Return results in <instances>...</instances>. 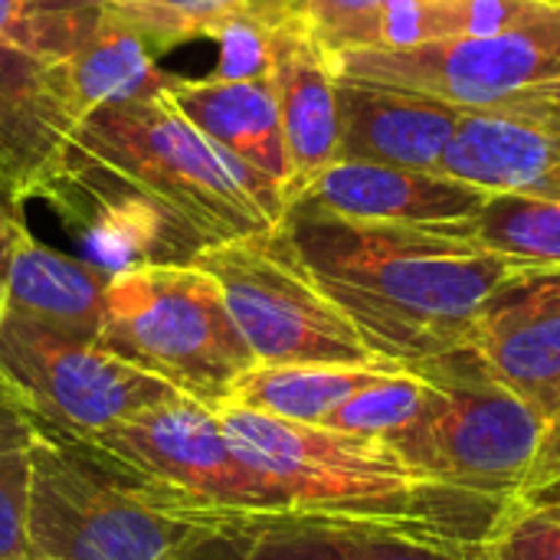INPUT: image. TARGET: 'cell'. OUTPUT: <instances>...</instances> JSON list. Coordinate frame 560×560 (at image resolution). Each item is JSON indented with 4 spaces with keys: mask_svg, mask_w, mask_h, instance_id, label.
Here are the masks:
<instances>
[{
    "mask_svg": "<svg viewBox=\"0 0 560 560\" xmlns=\"http://www.w3.org/2000/svg\"><path fill=\"white\" fill-rule=\"evenodd\" d=\"M282 230L364 345L400 371L466 345L486 299L518 269L463 230L348 220L308 200L289 203Z\"/></svg>",
    "mask_w": 560,
    "mask_h": 560,
    "instance_id": "cell-1",
    "label": "cell"
},
{
    "mask_svg": "<svg viewBox=\"0 0 560 560\" xmlns=\"http://www.w3.org/2000/svg\"><path fill=\"white\" fill-rule=\"evenodd\" d=\"M217 417L233 450L269 482L272 515L371 522L456 551H479L512 502L430 479L377 440L236 404L220 407Z\"/></svg>",
    "mask_w": 560,
    "mask_h": 560,
    "instance_id": "cell-2",
    "label": "cell"
},
{
    "mask_svg": "<svg viewBox=\"0 0 560 560\" xmlns=\"http://www.w3.org/2000/svg\"><path fill=\"white\" fill-rule=\"evenodd\" d=\"M240 522L36 420L26 492L33 560H180Z\"/></svg>",
    "mask_w": 560,
    "mask_h": 560,
    "instance_id": "cell-3",
    "label": "cell"
},
{
    "mask_svg": "<svg viewBox=\"0 0 560 560\" xmlns=\"http://www.w3.org/2000/svg\"><path fill=\"white\" fill-rule=\"evenodd\" d=\"M72 148L158 197L207 246L282 226V187L217 148L167 92L95 108L75 125Z\"/></svg>",
    "mask_w": 560,
    "mask_h": 560,
    "instance_id": "cell-4",
    "label": "cell"
},
{
    "mask_svg": "<svg viewBox=\"0 0 560 560\" xmlns=\"http://www.w3.org/2000/svg\"><path fill=\"white\" fill-rule=\"evenodd\" d=\"M98 345L177 394L220 410L256 368L217 279L194 266H135L105 289Z\"/></svg>",
    "mask_w": 560,
    "mask_h": 560,
    "instance_id": "cell-5",
    "label": "cell"
},
{
    "mask_svg": "<svg viewBox=\"0 0 560 560\" xmlns=\"http://www.w3.org/2000/svg\"><path fill=\"white\" fill-rule=\"evenodd\" d=\"M427 397L390 450L430 479L515 499L545 436V417L505 387L466 341L417 368Z\"/></svg>",
    "mask_w": 560,
    "mask_h": 560,
    "instance_id": "cell-6",
    "label": "cell"
},
{
    "mask_svg": "<svg viewBox=\"0 0 560 560\" xmlns=\"http://www.w3.org/2000/svg\"><path fill=\"white\" fill-rule=\"evenodd\" d=\"M194 266L217 279L256 364L390 368L318 289L282 226L213 243L197 253Z\"/></svg>",
    "mask_w": 560,
    "mask_h": 560,
    "instance_id": "cell-7",
    "label": "cell"
},
{
    "mask_svg": "<svg viewBox=\"0 0 560 560\" xmlns=\"http://www.w3.org/2000/svg\"><path fill=\"white\" fill-rule=\"evenodd\" d=\"M331 66L341 79L423 92L466 112H495L560 72V3L502 33L443 36L400 49H348L331 56Z\"/></svg>",
    "mask_w": 560,
    "mask_h": 560,
    "instance_id": "cell-8",
    "label": "cell"
},
{
    "mask_svg": "<svg viewBox=\"0 0 560 560\" xmlns=\"http://www.w3.org/2000/svg\"><path fill=\"white\" fill-rule=\"evenodd\" d=\"M0 377L52 433L95 440L177 390L98 341L0 322Z\"/></svg>",
    "mask_w": 560,
    "mask_h": 560,
    "instance_id": "cell-9",
    "label": "cell"
},
{
    "mask_svg": "<svg viewBox=\"0 0 560 560\" xmlns=\"http://www.w3.org/2000/svg\"><path fill=\"white\" fill-rule=\"evenodd\" d=\"M89 443L102 446L158 486L230 518L276 512L269 482L233 450L217 410L184 394L141 410Z\"/></svg>",
    "mask_w": 560,
    "mask_h": 560,
    "instance_id": "cell-10",
    "label": "cell"
},
{
    "mask_svg": "<svg viewBox=\"0 0 560 560\" xmlns=\"http://www.w3.org/2000/svg\"><path fill=\"white\" fill-rule=\"evenodd\" d=\"M79 233L85 262L115 276L135 266L194 262L207 240L158 197L69 148L62 171L39 194Z\"/></svg>",
    "mask_w": 560,
    "mask_h": 560,
    "instance_id": "cell-11",
    "label": "cell"
},
{
    "mask_svg": "<svg viewBox=\"0 0 560 560\" xmlns=\"http://www.w3.org/2000/svg\"><path fill=\"white\" fill-rule=\"evenodd\" d=\"M469 345L545 423L560 404V266H518L486 299Z\"/></svg>",
    "mask_w": 560,
    "mask_h": 560,
    "instance_id": "cell-12",
    "label": "cell"
},
{
    "mask_svg": "<svg viewBox=\"0 0 560 560\" xmlns=\"http://www.w3.org/2000/svg\"><path fill=\"white\" fill-rule=\"evenodd\" d=\"M295 200L318 203L348 220L463 230L489 200V190L443 171L335 161Z\"/></svg>",
    "mask_w": 560,
    "mask_h": 560,
    "instance_id": "cell-13",
    "label": "cell"
},
{
    "mask_svg": "<svg viewBox=\"0 0 560 560\" xmlns=\"http://www.w3.org/2000/svg\"><path fill=\"white\" fill-rule=\"evenodd\" d=\"M463 118L443 98L338 75V161L440 171Z\"/></svg>",
    "mask_w": 560,
    "mask_h": 560,
    "instance_id": "cell-14",
    "label": "cell"
},
{
    "mask_svg": "<svg viewBox=\"0 0 560 560\" xmlns=\"http://www.w3.org/2000/svg\"><path fill=\"white\" fill-rule=\"evenodd\" d=\"M269 85L276 92L285 154L289 187L285 203L338 161V72L331 56L308 33L302 16H289L272 30V69ZM289 210V207H285Z\"/></svg>",
    "mask_w": 560,
    "mask_h": 560,
    "instance_id": "cell-15",
    "label": "cell"
},
{
    "mask_svg": "<svg viewBox=\"0 0 560 560\" xmlns=\"http://www.w3.org/2000/svg\"><path fill=\"white\" fill-rule=\"evenodd\" d=\"M440 171L489 194L560 200V121L512 112H466Z\"/></svg>",
    "mask_w": 560,
    "mask_h": 560,
    "instance_id": "cell-16",
    "label": "cell"
},
{
    "mask_svg": "<svg viewBox=\"0 0 560 560\" xmlns=\"http://www.w3.org/2000/svg\"><path fill=\"white\" fill-rule=\"evenodd\" d=\"M75 121L49 89L46 62L0 39V177L23 200L62 171Z\"/></svg>",
    "mask_w": 560,
    "mask_h": 560,
    "instance_id": "cell-17",
    "label": "cell"
},
{
    "mask_svg": "<svg viewBox=\"0 0 560 560\" xmlns=\"http://www.w3.org/2000/svg\"><path fill=\"white\" fill-rule=\"evenodd\" d=\"M180 115L197 125L217 148L276 180L285 194L292 167L285 154L279 105L269 79H184L164 85ZM289 207V203H285Z\"/></svg>",
    "mask_w": 560,
    "mask_h": 560,
    "instance_id": "cell-18",
    "label": "cell"
},
{
    "mask_svg": "<svg viewBox=\"0 0 560 560\" xmlns=\"http://www.w3.org/2000/svg\"><path fill=\"white\" fill-rule=\"evenodd\" d=\"M108 279L92 262L49 249L26 233L10 262L0 322L10 318L62 338L98 341Z\"/></svg>",
    "mask_w": 560,
    "mask_h": 560,
    "instance_id": "cell-19",
    "label": "cell"
},
{
    "mask_svg": "<svg viewBox=\"0 0 560 560\" xmlns=\"http://www.w3.org/2000/svg\"><path fill=\"white\" fill-rule=\"evenodd\" d=\"M246 560H479L417 535L322 515H253L240 522Z\"/></svg>",
    "mask_w": 560,
    "mask_h": 560,
    "instance_id": "cell-20",
    "label": "cell"
},
{
    "mask_svg": "<svg viewBox=\"0 0 560 560\" xmlns=\"http://www.w3.org/2000/svg\"><path fill=\"white\" fill-rule=\"evenodd\" d=\"M49 89L79 125L102 105L151 98L164 92L167 72L158 69L141 36L112 10H105L98 30L66 59L46 66Z\"/></svg>",
    "mask_w": 560,
    "mask_h": 560,
    "instance_id": "cell-21",
    "label": "cell"
},
{
    "mask_svg": "<svg viewBox=\"0 0 560 560\" xmlns=\"http://www.w3.org/2000/svg\"><path fill=\"white\" fill-rule=\"evenodd\" d=\"M387 371L390 368L351 364H256L236 381L230 404L279 420L322 423L348 397Z\"/></svg>",
    "mask_w": 560,
    "mask_h": 560,
    "instance_id": "cell-22",
    "label": "cell"
},
{
    "mask_svg": "<svg viewBox=\"0 0 560 560\" xmlns=\"http://www.w3.org/2000/svg\"><path fill=\"white\" fill-rule=\"evenodd\" d=\"M105 7L141 36L154 59L180 43L213 36L236 16H302V0H105Z\"/></svg>",
    "mask_w": 560,
    "mask_h": 560,
    "instance_id": "cell-23",
    "label": "cell"
},
{
    "mask_svg": "<svg viewBox=\"0 0 560 560\" xmlns=\"http://www.w3.org/2000/svg\"><path fill=\"white\" fill-rule=\"evenodd\" d=\"M463 236L515 266H560V200L489 194Z\"/></svg>",
    "mask_w": 560,
    "mask_h": 560,
    "instance_id": "cell-24",
    "label": "cell"
},
{
    "mask_svg": "<svg viewBox=\"0 0 560 560\" xmlns=\"http://www.w3.org/2000/svg\"><path fill=\"white\" fill-rule=\"evenodd\" d=\"M105 10V0H0V39L49 66L72 56Z\"/></svg>",
    "mask_w": 560,
    "mask_h": 560,
    "instance_id": "cell-25",
    "label": "cell"
},
{
    "mask_svg": "<svg viewBox=\"0 0 560 560\" xmlns=\"http://www.w3.org/2000/svg\"><path fill=\"white\" fill-rule=\"evenodd\" d=\"M36 417L0 390V560H33L26 545V492Z\"/></svg>",
    "mask_w": 560,
    "mask_h": 560,
    "instance_id": "cell-26",
    "label": "cell"
},
{
    "mask_svg": "<svg viewBox=\"0 0 560 560\" xmlns=\"http://www.w3.org/2000/svg\"><path fill=\"white\" fill-rule=\"evenodd\" d=\"M427 397V384L413 371H387L368 387H361L354 397H348L335 413H328L318 427L377 440V443H394L420 413Z\"/></svg>",
    "mask_w": 560,
    "mask_h": 560,
    "instance_id": "cell-27",
    "label": "cell"
},
{
    "mask_svg": "<svg viewBox=\"0 0 560 560\" xmlns=\"http://www.w3.org/2000/svg\"><path fill=\"white\" fill-rule=\"evenodd\" d=\"M479 560H560V505L509 502Z\"/></svg>",
    "mask_w": 560,
    "mask_h": 560,
    "instance_id": "cell-28",
    "label": "cell"
},
{
    "mask_svg": "<svg viewBox=\"0 0 560 560\" xmlns=\"http://www.w3.org/2000/svg\"><path fill=\"white\" fill-rule=\"evenodd\" d=\"M394 0H302V20L328 56L374 49Z\"/></svg>",
    "mask_w": 560,
    "mask_h": 560,
    "instance_id": "cell-29",
    "label": "cell"
},
{
    "mask_svg": "<svg viewBox=\"0 0 560 560\" xmlns=\"http://www.w3.org/2000/svg\"><path fill=\"white\" fill-rule=\"evenodd\" d=\"M276 23L282 20L236 16L217 26L213 39L220 46V56H217V69L210 72V79H269Z\"/></svg>",
    "mask_w": 560,
    "mask_h": 560,
    "instance_id": "cell-30",
    "label": "cell"
},
{
    "mask_svg": "<svg viewBox=\"0 0 560 560\" xmlns=\"http://www.w3.org/2000/svg\"><path fill=\"white\" fill-rule=\"evenodd\" d=\"M515 502L525 505H560V404L545 423L541 446L532 459V469L515 492Z\"/></svg>",
    "mask_w": 560,
    "mask_h": 560,
    "instance_id": "cell-31",
    "label": "cell"
},
{
    "mask_svg": "<svg viewBox=\"0 0 560 560\" xmlns=\"http://www.w3.org/2000/svg\"><path fill=\"white\" fill-rule=\"evenodd\" d=\"M26 233L30 230L23 220V197L16 194V187L10 180L0 177V315H3V289H7V276H10V262Z\"/></svg>",
    "mask_w": 560,
    "mask_h": 560,
    "instance_id": "cell-32",
    "label": "cell"
},
{
    "mask_svg": "<svg viewBox=\"0 0 560 560\" xmlns=\"http://www.w3.org/2000/svg\"><path fill=\"white\" fill-rule=\"evenodd\" d=\"M495 112H512V115H532V118L560 121V72L551 75L548 82H541V85H532V89L518 92L515 98H509Z\"/></svg>",
    "mask_w": 560,
    "mask_h": 560,
    "instance_id": "cell-33",
    "label": "cell"
},
{
    "mask_svg": "<svg viewBox=\"0 0 560 560\" xmlns=\"http://www.w3.org/2000/svg\"><path fill=\"white\" fill-rule=\"evenodd\" d=\"M180 560H246L243 555V538H240V525L200 541L190 555H184Z\"/></svg>",
    "mask_w": 560,
    "mask_h": 560,
    "instance_id": "cell-34",
    "label": "cell"
},
{
    "mask_svg": "<svg viewBox=\"0 0 560 560\" xmlns=\"http://www.w3.org/2000/svg\"><path fill=\"white\" fill-rule=\"evenodd\" d=\"M0 390H7V384H3V377H0Z\"/></svg>",
    "mask_w": 560,
    "mask_h": 560,
    "instance_id": "cell-35",
    "label": "cell"
},
{
    "mask_svg": "<svg viewBox=\"0 0 560 560\" xmlns=\"http://www.w3.org/2000/svg\"><path fill=\"white\" fill-rule=\"evenodd\" d=\"M548 3H560V0H548Z\"/></svg>",
    "mask_w": 560,
    "mask_h": 560,
    "instance_id": "cell-36",
    "label": "cell"
}]
</instances>
